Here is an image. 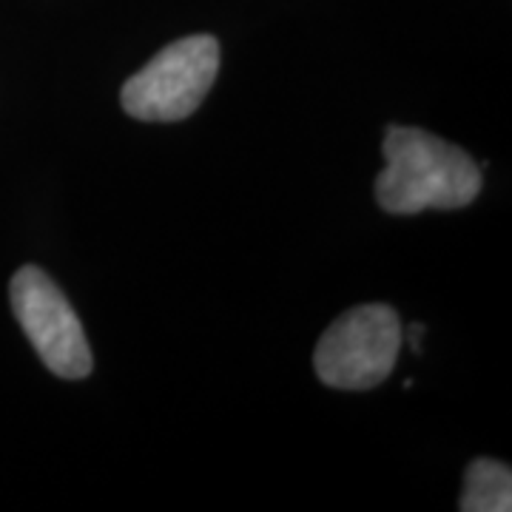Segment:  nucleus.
Wrapping results in <instances>:
<instances>
[{
	"label": "nucleus",
	"mask_w": 512,
	"mask_h": 512,
	"mask_svg": "<svg viewBox=\"0 0 512 512\" xmlns=\"http://www.w3.org/2000/svg\"><path fill=\"white\" fill-rule=\"evenodd\" d=\"M9 302L20 330L55 376L69 382L92 376V345L52 276L35 265H23L9 282Z\"/></svg>",
	"instance_id": "obj_4"
},
{
	"label": "nucleus",
	"mask_w": 512,
	"mask_h": 512,
	"mask_svg": "<svg viewBox=\"0 0 512 512\" xmlns=\"http://www.w3.org/2000/svg\"><path fill=\"white\" fill-rule=\"evenodd\" d=\"M402 336V319L390 305H359L322 333L313 350V370L319 382L336 390H373L393 373Z\"/></svg>",
	"instance_id": "obj_3"
},
{
	"label": "nucleus",
	"mask_w": 512,
	"mask_h": 512,
	"mask_svg": "<svg viewBox=\"0 0 512 512\" xmlns=\"http://www.w3.org/2000/svg\"><path fill=\"white\" fill-rule=\"evenodd\" d=\"M382 151L384 171L376 177V202L387 214L456 211L481 194L476 160L424 128L390 126Z\"/></svg>",
	"instance_id": "obj_1"
},
{
	"label": "nucleus",
	"mask_w": 512,
	"mask_h": 512,
	"mask_svg": "<svg viewBox=\"0 0 512 512\" xmlns=\"http://www.w3.org/2000/svg\"><path fill=\"white\" fill-rule=\"evenodd\" d=\"M421 333H424V325H410V348H413V353H421V345H419Z\"/></svg>",
	"instance_id": "obj_6"
},
{
	"label": "nucleus",
	"mask_w": 512,
	"mask_h": 512,
	"mask_svg": "<svg viewBox=\"0 0 512 512\" xmlns=\"http://www.w3.org/2000/svg\"><path fill=\"white\" fill-rule=\"evenodd\" d=\"M220 72V40L191 35L168 43L131 74L120 92L128 117L146 123H177L205 103Z\"/></svg>",
	"instance_id": "obj_2"
},
{
	"label": "nucleus",
	"mask_w": 512,
	"mask_h": 512,
	"mask_svg": "<svg viewBox=\"0 0 512 512\" xmlns=\"http://www.w3.org/2000/svg\"><path fill=\"white\" fill-rule=\"evenodd\" d=\"M461 512H510L512 470L495 458H476L464 473Z\"/></svg>",
	"instance_id": "obj_5"
}]
</instances>
